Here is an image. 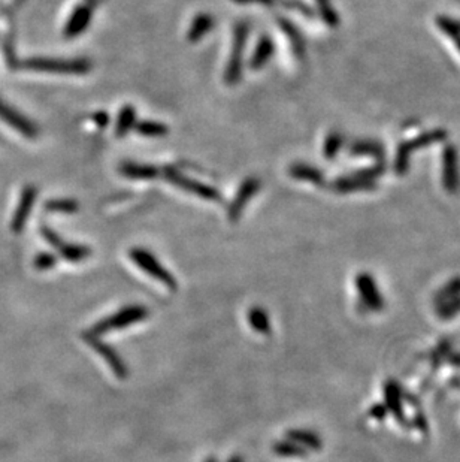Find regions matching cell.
I'll return each instance as SVG.
<instances>
[{"label":"cell","instance_id":"6da1fadb","mask_svg":"<svg viewBox=\"0 0 460 462\" xmlns=\"http://www.w3.org/2000/svg\"><path fill=\"white\" fill-rule=\"evenodd\" d=\"M386 172V162H375L374 166L365 169H359L354 172H348L333 180L330 189L335 193L348 195L357 192H371L377 189L378 178Z\"/></svg>","mask_w":460,"mask_h":462},{"label":"cell","instance_id":"7a4b0ae2","mask_svg":"<svg viewBox=\"0 0 460 462\" xmlns=\"http://www.w3.org/2000/svg\"><path fill=\"white\" fill-rule=\"evenodd\" d=\"M148 317H150L148 307L141 304H129L96 322L87 332L96 335V337H102V335L108 332H112L117 329H126L129 328V326L138 325L139 322L148 319Z\"/></svg>","mask_w":460,"mask_h":462},{"label":"cell","instance_id":"3957f363","mask_svg":"<svg viewBox=\"0 0 460 462\" xmlns=\"http://www.w3.org/2000/svg\"><path fill=\"white\" fill-rule=\"evenodd\" d=\"M447 137H448L447 131L438 128V129L426 131V132L417 135V137L401 142L399 147L396 148L394 160H393V171L398 175H405L410 169V162H411L414 151L430 147L438 142H443L447 139Z\"/></svg>","mask_w":460,"mask_h":462},{"label":"cell","instance_id":"277c9868","mask_svg":"<svg viewBox=\"0 0 460 462\" xmlns=\"http://www.w3.org/2000/svg\"><path fill=\"white\" fill-rule=\"evenodd\" d=\"M21 66L33 72L59 75H87L93 69V63L88 59H47L32 57L21 63Z\"/></svg>","mask_w":460,"mask_h":462},{"label":"cell","instance_id":"5b68a950","mask_svg":"<svg viewBox=\"0 0 460 462\" xmlns=\"http://www.w3.org/2000/svg\"><path fill=\"white\" fill-rule=\"evenodd\" d=\"M129 258L141 271H143V273L150 276L151 278L157 280V282L163 285L168 291L170 292L178 291V282L174 274L161 265L160 260L152 255L150 250L143 247H132L129 250Z\"/></svg>","mask_w":460,"mask_h":462},{"label":"cell","instance_id":"8992f818","mask_svg":"<svg viewBox=\"0 0 460 462\" xmlns=\"http://www.w3.org/2000/svg\"><path fill=\"white\" fill-rule=\"evenodd\" d=\"M248 33H250V26L247 24V21H238L234 24L232 52L228 60L226 70H224V83L228 86H237L242 78L243 52H246Z\"/></svg>","mask_w":460,"mask_h":462},{"label":"cell","instance_id":"52a82bcc","mask_svg":"<svg viewBox=\"0 0 460 462\" xmlns=\"http://www.w3.org/2000/svg\"><path fill=\"white\" fill-rule=\"evenodd\" d=\"M81 338H83V341L87 344L90 349L96 352L97 355L105 360V364L111 368V373L117 378L124 380V378L129 377L128 364H126L120 353L117 352L110 343L103 341L102 337H96V335L88 334L87 331L81 334Z\"/></svg>","mask_w":460,"mask_h":462},{"label":"cell","instance_id":"ba28073f","mask_svg":"<svg viewBox=\"0 0 460 462\" xmlns=\"http://www.w3.org/2000/svg\"><path fill=\"white\" fill-rule=\"evenodd\" d=\"M163 177L166 181H169L170 184H174L175 187H179L187 193H192L201 199H206V201H212V202H220L221 201V193L217 189L202 183V181H197L194 178H190L184 175L183 172H179L174 166H166L163 169Z\"/></svg>","mask_w":460,"mask_h":462},{"label":"cell","instance_id":"9c48e42d","mask_svg":"<svg viewBox=\"0 0 460 462\" xmlns=\"http://www.w3.org/2000/svg\"><path fill=\"white\" fill-rule=\"evenodd\" d=\"M441 180L446 192L454 195L460 189V163L459 151L453 144H447L441 156Z\"/></svg>","mask_w":460,"mask_h":462},{"label":"cell","instance_id":"30bf717a","mask_svg":"<svg viewBox=\"0 0 460 462\" xmlns=\"http://www.w3.org/2000/svg\"><path fill=\"white\" fill-rule=\"evenodd\" d=\"M354 285L359 293V300L362 301V307L369 311H381L384 307V300L378 291L375 278L369 273H359L354 278Z\"/></svg>","mask_w":460,"mask_h":462},{"label":"cell","instance_id":"8fae6325","mask_svg":"<svg viewBox=\"0 0 460 462\" xmlns=\"http://www.w3.org/2000/svg\"><path fill=\"white\" fill-rule=\"evenodd\" d=\"M261 187V181L257 177H248L242 181L237 195L232 199V202L228 208V219L230 222H238L242 215V211L246 210L250 199L254 198Z\"/></svg>","mask_w":460,"mask_h":462},{"label":"cell","instance_id":"7c38bea8","mask_svg":"<svg viewBox=\"0 0 460 462\" xmlns=\"http://www.w3.org/2000/svg\"><path fill=\"white\" fill-rule=\"evenodd\" d=\"M36 196H38V189L34 186L29 184L23 187L20 201H18V205L15 208V213L11 220V231L14 233H21L24 231L27 222H29L30 213L33 210Z\"/></svg>","mask_w":460,"mask_h":462},{"label":"cell","instance_id":"4fadbf2b","mask_svg":"<svg viewBox=\"0 0 460 462\" xmlns=\"http://www.w3.org/2000/svg\"><path fill=\"white\" fill-rule=\"evenodd\" d=\"M0 120L11 126L12 129L21 133L26 138L33 139L39 135V131L33 122H30L21 113H18L11 105H8L2 99H0Z\"/></svg>","mask_w":460,"mask_h":462},{"label":"cell","instance_id":"5bb4252c","mask_svg":"<svg viewBox=\"0 0 460 462\" xmlns=\"http://www.w3.org/2000/svg\"><path fill=\"white\" fill-rule=\"evenodd\" d=\"M93 18V8L88 3H81L78 5L74 11H72L69 20L65 27V36L68 39L77 38L83 32L88 29L90 23Z\"/></svg>","mask_w":460,"mask_h":462},{"label":"cell","instance_id":"9a60e30c","mask_svg":"<svg viewBox=\"0 0 460 462\" xmlns=\"http://www.w3.org/2000/svg\"><path fill=\"white\" fill-rule=\"evenodd\" d=\"M348 153L353 157H369L375 162H386V148L380 141L371 138H360L350 142Z\"/></svg>","mask_w":460,"mask_h":462},{"label":"cell","instance_id":"2e32d148","mask_svg":"<svg viewBox=\"0 0 460 462\" xmlns=\"http://www.w3.org/2000/svg\"><path fill=\"white\" fill-rule=\"evenodd\" d=\"M278 26L284 36L287 38L288 44H290V48L293 56L296 57L297 61H302L306 56V42L302 32L297 29L293 21L288 20V18L284 17H278Z\"/></svg>","mask_w":460,"mask_h":462},{"label":"cell","instance_id":"e0dca14e","mask_svg":"<svg viewBox=\"0 0 460 462\" xmlns=\"http://www.w3.org/2000/svg\"><path fill=\"white\" fill-rule=\"evenodd\" d=\"M288 174L293 180L297 181H305V183H310L312 186L321 187L326 184V177H324L323 172L314 165H310V163L305 162H294L288 168Z\"/></svg>","mask_w":460,"mask_h":462},{"label":"cell","instance_id":"ac0fdd59","mask_svg":"<svg viewBox=\"0 0 460 462\" xmlns=\"http://www.w3.org/2000/svg\"><path fill=\"white\" fill-rule=\"evenodd\" d=\"M120 174L129 180L134 181H151L156 180L160 174L157 166L147 165V163H137V162H123L120 168Z\"/></svg>","mask_w":460,"mask_h":462},{"label":"cell","instance_id":"d6986e66","mask_svg":"<svg viewBox=\"0 0 460 462\" xmlns=\"http://www.w3.org/2000/svg\"><path fill=\"white\" fill-rule=\"evenodd\" d=\"M275 52V44L272 41V38L268 35L260 36V39L256 44V50L252 52V56L250 59V68L252 70H260L261 68H265L269 60L272 59Z\"/></svg>","mask_w":460,"mask_h":462},{"label":"cell","instance_id":"ffe728a7","mask_svg":"<svg viewBox=\"0 0 460 462\" xmlns=\"http://www.w3.org/2000/svg\"><path fill=\"white\" fill-rule=\"evenodd\" d=\"M286 439L294 441L296 445H299L306 452L310 450H320L323 447L321 437L315 431L305 430V428H292L286 432Z\"/></svg>","mask_w":460,"mask_h":462},{"label":"cell","instance_id":"44dd1931","mask_svg":"<svg viewBox=\"0 0 460 462\" xmlns=\"http://www.w3.org/2000/svg\"><path fill=\"white\" fill-rule=\"evenodd\" d=\"M214 24H215V21H214V17L211 14H206V12L197 14L193 18V21H192L190 27H188V30H187V41L193 42V44L199 42L214 29Z\"/></svg>","mask_w":460,"mask_h":462},{"label":"cell","instance_id":"7402d4cb","mask_svg":"<svg viewBox=\"0 0 460 462\" xmlns=\"http://www.w3.org/2000/svg\"><path fill=\"white\" fill-rule=\"evenodd\" d=\"M247 322L251 329H254L260 335H270L272 332V326H270L269 314L266 308L261 305H252L247 311Z\"/></svg>","mask_w":460,"mask_h":462},{"label":"cell","instance_id":"603a6c76","mask_svg":"<svg viewBox=\"0 0 460 462\" xmlns=\"http://www.w3.org/2000/svg\"><path fill=\"white\" fill-rule=\"evenodd\" d=\"M60 256L70 262V264H79L86 259L92 256V247L84 246V244H75V242H65L63 241L61 246L57 249Z\"/></svg>","mask_w":460,"mask_h":462},{"label":"cell","instance_id":"cb8c5ba5","mask_svg":"<svg viewBox=\"0 0 460 462\" xmlns=\"http://www.w3.org/2000/svg\"><path fill=\"white\" fill-rule=\"evenodd\" d=\"M137 124V110L133 105H124L117 115L115 122V135L117 137H126Z\"/></svg>","mask_w":460,"mask_h":462},{"label":"cell","instance_id":"d4e9b609","mask_svg":"<svg viewBox=\"0 0 460 462\" xmlns=\"http://www.w3.org/2000/svg\"><path fill=\"white\" fill-rule=\"evenodd\" d=\"M272 452L277 456H281V458H305L308 455V452L305 449H302L299 445H296L294 441L288 440V439H283V440H278L272 445Z\"/></svg>","mask_w":460,"mask_h":462},{"label":"cell","instance_id":"484cf974","mask_svg":"<svg viewBox=\"0 0 460 462\" xmlns=\"http://www.w3.org/2000/svg\"><path fill=\"white\" fill-rule=\"evenodd\" d=\"M346 144V138L344 135L338 131H333L330 132L326 138H324V144H323V157L326 160H333L338 157L339 151L342 150Z\"/></svg>","mask_w":460,"mask_h":462},{"label":"cell","instance_id":"4316f807","mask_svg":"<svg viewBox=\"0 0 460 462\" xmlns=\"http://www.w3.org/2000/svg\"><path fill=\"white\" fill-rule=\"evenodd\" d=\"M437 26H438V29L447 36V38L453 41L454 47L460 52V26H459V20H454V18L447 17V15H439L437 18Z\"/></svg>","mask_w":460,"mask_h":462},{"label":"cell","instance_id":"83f0119b","mask_svg":"<svg viewBox=\"0 0 460 462\" xmlns=\"http://www.w3.org/2000/svg\"><path fill=\"white\" fill-rule=\"evenodd\" d=\"M134 131H137L142 137L147 138H161L166 137L169 133V128L165 123L152 122V120H142L134 124Z\"/></svg>","mask_w":460,"mask_h":462},{"label":"cell","instance_id":"f1b7e54d","mask_svg":"<svg viewBox=\"0 0 460 462\" xmlns=\"http://www.w3.org/2000/svg\"><path fill=\"white\" fill-rule=\"evenodd\" d=\"M315 3H317V11L324 24L330 27V29H337L339 26V15L330 0H315Z\"/></svg>","mask_w":460,"mask_h":462},{"label":"cell","instance_id":"f546056e","mask_svg":"<svg viewBox=\"0 0 460 462\" xmlns=\"http://www.w3.org/2000/svg\"><path fill=\"white\" fill-rule=\"evenodd\" d=\"M45 210L51 213H63V214H74L79 210V204L75 199L63 198V199H51L45 204Z\"/></svg>","mask_w":460,"mask_h":462},{"label":"cell","instance_id":"4dcf8cb0","mask_svg":"<svg viewBox=\"0 0 460 462\" xmlns=\"http://www.w3.org/2000/svg\"><path fill=\"white\" fill-rule=\"evenodd\" d=\"M460 296V277L452 278L435 293V307Z\"/></svg>","mask_w":460,"mask_h":462},{"label":"cell","instance_id":"1f68e13d","mask_svg":"<svg viewBox=\"0 0 460 462\" xmlns=\"http://www.w3.org/2000/svg\"><path fill=\"white\" fill-rule=\"evenodd\" d=\"M435 308H437V313H438L441 319H444V320L453 319L454 316H457L460 313V296L454 298V300H450V301L439 304Z\"/></svg>","mask_w":460,"mask_h":462},{"label":"cell","instance_id":"d6a6232c","mask_svg":"<svg viewBox=\"0 0 460 462\" xmlns=\"http://www.w3.org/2000/svg\"><path fill=\"white\" fill-rule=\"evenodd\" d=\"M57 262H59V258L54 255V253L43 251V253H39V255L34 258L33 267H34V269H38V271H48V269H52L54 267H56Z\"/></svg>","mask_w":460,"mask_h":462},{"label":"cell","instance_id":"836d02e7","mask_svg":"<svg viewBox=\"0 0 460 462\" xmlns=\"http://www.w3.org/2000/svg\"><path fill=\"white\" fill-rule=\"evenodd\" d=\"M41 235H42V238H43L45 241H47L51 247L56 249V250H57V249L61 246V244H63V240H61L60 235H59L57 232H54V231L50 228V226L42 224V226H41Z\"/></svg>","mask_w":460,"mask_h":462},{"label":"cell","instance_id":"e575fe53","mask_svg":"<svg viewBox=\"0 0 460 462\" xmlns=\"http://www.w3.org/2000/svg\"><path fill=\"white\" fill-rule=\"evenodd\" d=\"M90 120H92L99 129H103V128H106L108 124H110L111 117H110V114H108L106 111L101 110V111H96V113H93L92 115H90Z\"/></svg>","mask_w":460,"mask_h":462},{"label":"cell","instance_id":"d590c367","mask_svg":"<svg viewBox=\"0 0 460 462\" xmlns=\"http://www.w3.org/2000/svg\"><path fill=\"white\" fill-rule=\"evenodd\" d=\"M232 2L238 3V5H265L270 6L277 3V0H232Z\"/></svg>","mask_w":460,"mask_h":462},{"label":"cell","instance_id":"8d00e7d4","mask_svg":"<svg viewBox=\"0 0 460 462\" xmlns=\"http://www.w3.org/2000/svg\"><path fill=\"white\" fill-rule=\"evenodd\" d=\"M226 462H243V458L241 455H233Z\"/></svg>","mask_w":460,"mask_h":462},{"label":"cell","instance_id":"74e56055","mask_svg":"<svg viewBox=\"0 0 460 462\" xmlns=\"http://www.w3.org/2000/svg\"><path fill=\"white\" fill-rule=\"evenodd\" d=\"M203 462H219V459L215 456H208L206 459H203Z\"/></svg>","mask_w":460,"mask_h":462},{"label":"cell","instance_id":"f35d334b","mask_svg":"<svg viewBox=\"0 0 460 462\" xmlns=\"http://www.w3.org/2000/svg\"><path fill=\"white\" fill-rule=\"evenodd\" d=\"M459 26H460V20H459Z\"/></svg>","mask_w":460,"mask_h":462}]
</instances>
